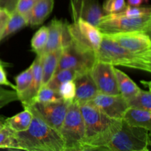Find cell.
I'll return each instance as SVG.
<instances>
[{
	"label": "cell",
	"instance_id": "1",
	"mask_svg": "<svg viewBox=\"0 0 151 151\" xmlns=\"http://www.w3.org/2000/svg\"><path fill=\"white\" fill-rule=\"evenodd\" d=\"M85 125L84 151L103 150L120 129L122 119H112L88 103L80 106Z\"/></svg>",
	"mask_w": 151,
	"mask_h": 151
},
{
	"label": "cell",
	"instance_id": "2",
	"mask_svg": "<svg viewBox=\"0 0 151 151\" xmlns=\"http://www.w3.org/2000/svg\"><path fill=\"white\" fill-rule=\"evenodd\" d=\"M29 128L15 132L19 148L29 151H64V142L59 131L33 114Z\"/></svg>",
	"mask_w": 151,
	"mask_h": 151
},
{
	"label": "cell",
	"instance_id": "3",
	"mask_svg": "<svg viewBox=\"0 0 151 151\" xmlns=\"http://www.w3.org/2000/svg\"><path fill=\"white\" fill-rule=\"evenodd\" d=\"M96 58L114 66L151 72V55L137 54L129 51L104 35L100 48L96 52Z\"/></svg>",
	"mask_w": 151,
	"mask_h": 151
},
{
	"label": "cell",
	"instance_id": "4",
	"mask_svg": "<svg viewBox=\"0 0 151 151\" xmlns=\"http://www.w3.org/2000/svg\"><path fill=\"white\" fill-rule=\"evenodd\" d=\"M150 131L132 126L122 119V125L103 150L150 151Z\"/></svg>",
	"mask_w": 151,
	"mask_h": 151
},
{
	"label": "cell",
	"instance_id": "5",
	"mask_svg": "<svg viewBox=\"0 0 151 151\" xmlns=\"http://www.w3.org/2000/svg\"><path fill=\"white\" fill-rule=\"evenodd\" d=\"M59 133L64 142V151H84L85 125L80 106L75 101L69 103Z\"/></svg>",
	"mask_w": 151,
	"mask_h": 151
},
{
	"label": "cell",
	"instance_id": "6",
	"mask_svg": "<svg viewBox=\"0 0 151 151\" xmlns=\"http://www.w3.org/2000/svg\"><path fill=\"white\" fill-rule=\"evenodd\" d=\"M97 27L103 34L125 32H144L150 33L151 15L139 18H130L118 13L105 14Z\"/></svg>",
	"mask_w": 151,
	"mask_h": 151
},
{
	"label": "cell",
	"instance_id": "7",
	"mask_svg": "<svg viewBox=\"0 0 151 151\" xmlns=\"http://www.w3.org/2000/svg\"><path fill=\"white\" fill-rule=\"evenodd\" d=\"M67 27L74 44L83 50L97 52L103 37L97 27L80 18L67 24Z\"/></svg>",
	"mask_w": 151,
	"mask_h": 151
},
{
	"label": "cell",
	"instance_id": "8",
	"mask_svg": "<svg viewBox=\"0 0 151 151\" xmlns=\"http://www.w3.org/2000/svg\"><path fill=\"white\" fill-rule=\"evenodd\" d=\"M96 60L94 52L83 50L71 41L63 48L55 72L67 69L76 70L79 73L87 72L90 71Z\"/></svg>",
	"mask_w": 151,
	"mask_h": 151
},
{
	"label": "cell",
	"instance_id": "9",
	"mask_svg": "<svg viewBox=\"0 0 151 151\" xmlns=\"http://www.w3.org/2000/svg\"><path fill=\"white\" fill-rule=\"evenodd\" d=\"M69 103L63 100L55 103H32L23 107L29 109L32 114L38 116L46 124L59 131L64 120Z\"/></svg>",
	"mask_w": 151,
	"mask_h": 151
},
{
	"label": "cell",
	"instance_id": "10",
	"mask_svg": "<svg viewBox=\"0 0 151 151\" xmlns=\"http://www.w3.org/2000/svg\"><path fill=\"white\" fill-rule=\"evenodd\" d=\"M89 72L99 93L109 95L119 94L114 66L97 60Z\"/></svg>",
	"mask_w": 151,
	"mask_h": 151
},
{
	"label": "cell",
	"instance_id": "11",
	"mask_svg": "<svg viewBox=\"0 0 151 151\" xmlns=\"http://www.w3.org/2000/svg\"><path fill=\"white\" fill-rule=\"evenodd\" d=\"M103 35L133 52L151 55V39L150 34L147 32H125Z\"/></svg>",
	"mask_w": 151,
	"mask_h": 151
},
{
	"label": "cell",
	"instance_id": "12",
	"mask_svg": "<svg viewBox=\"0 0 151 151\" xmlns=\"http://www.w3.org/2000/svg\"><path fill=\"white\" fill-rule=\"evenodd\" d=\"M87 103L98 109L106 116L116 119H122L128 109L126 100L120 94L109 95L98 92Z\"/></svg>",
	"mask_w": 151,
	"mask_h": 151
},
{
	"label": "cell",
	"instance_id": "13",
	"mask_svg": "<svg viewBox=\"0 0 151 151\" xmlns=\"http://www.w3.org/2000/svg\"><path fill=\"white\" fill-rule=\"evenodd\" d=\"M72 20L82 19L97 27L104 13L98 0H70Z\"/></svg>",
	"mask_w": 151,
	"mask_h": 151
},
{
	"label": "cell",
	"instance_id": "14",
	"mask_svg": "<svg viewBox=\"0 0 151 151\" xmlns=\"http://www.w3.org/2000/svg\"><path fill=\"white\" fill-rule=\"evenodd\" d=\"M75 84L74 101L79 106L87 103L98 93L89 71L79 73L73 80Z\"/></svg>",
	"mask_w": 151,
	"mask_h": 151
},
{
	"label": "cell",
	"instance_id": "15",
	"mask_svg": "<svg viewBox=\"0 0 151 151\" xmlns=\"http://www.w3.org/2000/svg\"><path fill=\"white\" fill-rule=\"evenodd\" d=\"M31 65L32 68V81L27 89L19 95V100L23 106L32 103L37 93L42 86V55H37Z\"/></svg>",
	"mask_w": 151,
	"mask_h": 151
},
{
	"label": "cell",
	"instance_id": "16",
	"mask_svg": "<svg viewBox=\"0 0 151 151\" xmlns=\"http://www.w3.org/2000/svg\"><path fill=\"white\" fill-rule=\"evenodd\" d=\"M65 22L54 19L48 27V37L46 45L39 55H44L50 52L62 48L63 44V31ZM63 49V48H62Z\"/></svg>",
	"mask_w": 151,
	"mask_h": 151
},
{
	"label": "cell",
	"instance_id": "17",
	"mask_svg": "<svg viewBox=\"0 0 151 151\" xmlns=\"http://www.w3.org/2000/svg\"><path fill=\"white\" fill-rule=\"evenodd\" d=\"M54 3V0H38L25 16L28 26H38L42 24L52 11Z\"/></svg>",
	"mask_w": 151,
	"mask_h": 151
},
{
	"label": "cell",
	"instance_id": "18",
	"mask_svg": "<svg viewBox=\"0 0 151 151\" xmlns=\"http://www.w3.org/2000/svg\"><path fill=\"white\" fill-rule=\"evenodd\" d=\"M122 120L130 125L151 131V111L142 109L128 108Z\"/></svg>",
	"mask_w": 151,
	"mask_h": 151
},
{
	"label": "cell",
	"instance_id": "19",
	"mask_svg": "<svg viewBox=\"0 0 151 151\" xmlns=\"http://www.w3.org/2000/svg\"><path fill=\"white\" fill-rule=\"evenodd\" d=\"M63 49L60 48L42 55V86L46 85L55 73Z\"/></svg>",
	"mask_w": 151,
	"mask_h": 151
},
{
	"label": "cell",
	"instance_id": "20",
	"mask_svg": "<svg viewBox=\"0 0 151 151\" xmlns=\"http://www.w3.org/2000/svg\"><path fill=\"white\" fill-rule=\"evenodd\" d=\"M114 72L119 94L126 100V101L136 95L140 91L141 88L125 72L116 69L115 66Z\"/></svg>",
	"mask_w": 151,
	"mask_h": 151
},
{
	"label": "cell",
	"instance_id": "21",
	"mask_svg": "<svg viewBox=\"0 0 151 151\" xmlns=\"http://www.w3.org/2000/svg\"><path fill=\"white\" fill-rule=\"evenodd\" d=\"M24 110L11 117L4 119L6 126L13 130L14 132L24 131L29 128L32 119V112L29 109L24 108Z\"/></svg>",
	"mask_w": 151,
	"mask_h": 151
},
{
	"label": "cell",
	"instance_id": "22",
	"mask_svg": "<svg viewBox=\"0 0 151 151\" xmlns=\"http://www.w3.org/2000/svg\"><path fill=\"white\" fill-rule=\"evenodd\" d=\"M26 26H27L26 17L15 10L10 14L4 30L1 35V41Z\"/></svg>",
	"mask_w": 151,
	"mask_h": 151
},
{
	"label": "cell",
	"instance_id": "23",
	"mask_svg": "<svg viewBox=\"0 0 151 151\" xmlns=\"http://www.w3.org/2000/svg\"><path fill=\"white\" fill-rule=\"evenodd\" d=\"M128 108L142 109L151 111V94L150 91L140 89L136 95L127 100Z\"/></svg>",
	"mask_w": 151,
	"mask_h": 151
},
{
	"label": "cell",
	"instance_id": "24",
	"mask_svg": "<svg viewBox=\"0 0 151 151\" xmlns=\"http://www.w3.org/2000/svg\"><path fill=\"white\" fill-rule=\"evenodd\" d=\"M78 74H79V72H77L76 70L70 69L58 71L54 74V75L52 77V78L46 84V86L58 91L59 86L63 83L74 80Z\"/></svg>",
	"mask_w": 151,
	"mask_h": 151
},
{
	"label": "cell",
	"instance_id": "25",
	"mask_svg": "<svg viewBox=\"0 0 151 151\" xmlns=\"http://www.w3.org/2000/svg\"><path fill=\"white\" fill-rule=\"evenodd\" d=\"M61 100H63V98L60 95L58 91H56L44 85L41 87L32 103H48L59 102Z\"/></svg>",
	"mask_w": 151,
	"mask_h": 151
},
{
	"label": "cell",
	"instance_id": "26",
	"mask_svg": "<svg viewBox=\"0 0 151 151\" xmlns=\"http://www.w3.org/2000/svg\"><path fill=\"white\" fill-rule=\"evenodd\" d=\"M0 148L20 150L15 132L6 125L0 130Z\"/></svg>",
	"mask_w": 151,
	"mask_h": 151
},
{
	"label": "cell",
	"instance_id": "27",
	"mask_svg": "<svg viewBox=\"0 0 151 151\" xmlns=\"http://www.w3.org/2000/svg\"><path fill=\"white\" fill-rule=\"evenodd\" d=\"M48 37V27H42L35 33L31 40V48L36 55H39L44 48Z\"/></svg>",
	"mask_w": 151,
	"mask_h": 151
},
{
	"label": "cell",
	"instance_id": "28",
	"mask_svg": "<svg viewBox=\"0 0 151 151\" xmlns=\"http://www.w3.org/2000/svg\"><path fill=\"white\" fill-rule=\"evenodd\" d=\"M32 77V65L29 66L26 70L22 72L16 77V86L15 91L17 93L18 96L27 89L30 84Z\"/></svg>",
	"mask_w": 151,
	"mask_h": 151
},
{
	"label": "cell",
	"instance_id": "29",
	"mask_svg": "<svg viewBox=\"0 0 151 151\" xmlns=\"http://www.w3.org/2000/svg\"><path fill=\"white\" fill-rule=\"evenodd\" d=\"M118 13L121 16L130 18H139L151 15V9L149 7H136V6L126 5L122 11Z\"/></svg>",
	"mask_w": 151,
	"mask_h": 151
},
{
	"label": "cell",
	"instance_id": "30",
	"mask_svg": "<svg viewBox=\"0 0 151 151\" xmlns=\"http://www.w3.org/2000/svg\"><path fill=\"white\" fill-rule=\"evenodd\" d=\"M58 91L63 100L69 102V103H72L74 101L75 97V82L73 80H72V81L63 83L59 86Z\"/></svg>",
	"mask_w": 151,
	"mask_h": 151
},
{
	"label": "cell",
	"instance_id": "31",
	"mask_svg": "<svg viewBox=\"0 0 151 151\" xmlns=\"http://www.w3.org/2000/svg\"><path fill=\"white\" fill-rule=\"evenodd\" d=\"M126 5L125 0H105L102 9L104 14H111L122 11Z\"/></svg>",
	"mask_w": 151,
	"mask_h": 151
},
{
	"label": "cell",
	"instance_id": "32",
	"mask_svg": "<svg viewBox=\"0 0 151 151\" xmlns=\"http://www.w3.org/2000/svg\"><path fill=\"white\" fill-rule=\"evenodd\" d=\"M19 100V96L15 91L0 87V109L10 103Z\"/></svg>",
	"mask_w": 151,
	"mask_h": 151
},
{
	"label": "cell",
	"instance_id": "33",
	"mask_svg": "<svg viewBox=\"0 0 151 151\" xmlns=\"http://www.w3.org/2000/svg\"><path fill=\"white\" fill-rule=\"evenodd\" d=\"M38 0H19L16 10L23 16H26Z\"/></svg>",
	"mask_w": 151,
	"mask_h": 151
},
{
	"label": "cell",
	"instance_id": "34",
	"mask_svg": "<svg viewBox=\"0 0 151 151\" xmlns=\"http://www.w3.org/2000/svg\"><path fill=\"white\" fill-rule=\"evenodd\" d=\"M19 0H0V10H5L8 13L16 10Z\"/></svg>",
	"mask_w": 151,
	"mask_h": 151
},
{
	"label": "cell",
	"instance_id": "35",
	"mask_svg": "<svg viewBox=\"0 0 151 151\" xmlns=\"http://www.w3.org/2000/svg\"><path fill=\"white\" fill-rule=\"evenodd\" d=\"M9 16H10V13L6 12L5 10H0V41H1V35L4 30Z\"/></svg>",
	"mask_w": 151,
	"mask_h": 151
},
{
	"label": "cell",
	"instance_id": "36",
	"mask_svg": "<svg viewBox=\"0 0 151 151\" xmlns=\"http://www.w3.org/2000/svg\"><path fill=\"white\" fill-rule=\"evenodd\" d=\"M0 86H7L11 87L15 90V86L12 84L10 81L7 80V75H6L4 69L3 68L2 63H0Z\"/></svg>",
	"mask_w": 151,
	"mask_h": 151
},
{
	"label": "cell",
	"instance_id": "37",
	"mask_svg": "<svg viewBox=\"0 0 151 151\" xmlns=\"http://www.w3.org/2000/svg\"><path fill=\"white\" fill-rule=\"evenodd\" d=\"M147 1L148 0H127V3H128V5L138 7V6H141L143 3L147 2Z\"/></svg>",
	"mask_w": 151,
	"mask_h": 151
},
{
	"label": "cell",
	"instance_id": "38",
	"mask_svg": "<svg viewBox=\"0 0 151 151\" xmlns=\"http://www.w3.org/2000/svg\"><path fill=\"white\" fill-rule=\"evenodd\" d=\"M4 125H5V124H4V119H0V130L2 129V128L4 127Z\"/></svg>",
	"mask_w": 151,
	"mask_h": 151
},
{
	"label": "cell",
	"instance_id": "39",
	"mask_svg": "<svg viewBox=\"0 0 151 151\" xmlns=\"http://www.w3.org/2000/svg\"><path fill=\"white\" fill-rule=\"evenodd\" d=\"M0 63H1V62H0Z\"/></svg>",
	"mask_w": 151,
	"mask_h": 151
}]
</instances>
